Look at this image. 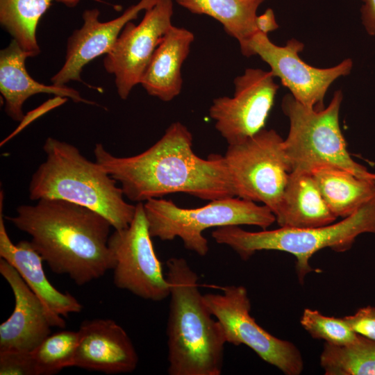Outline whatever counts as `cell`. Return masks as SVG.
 <instances>
[{"instance_id": "1", "label": "cell", "mask_w": 375, "mask_h": 375, "mask_svg": "<svg viewBox=\"0 0 375 375\" xmlns=\"http://www.w3.org/2000/svg\"><path fill=\"white\" fill-rule=\"evenodd\" d=\"M192 133L179 122L144 151L117 157L101 143L94 149L95 161L117 183L129 200L140 203L174 193L213 201L235 197L224 156L207 158L193 151Z\"/></svg>"}, {"instance_id": "2", "label": "cell", "mask_w": 375, "mask_h": 375, "mask_svg": "<svg viewBox=\"0 0 375 375\" xmlns=\"http://www.w3.org/2000/svg\"><path fill=\"white\" fill-rule=\"evenodd\" d=\"M31 237V242L51 270L78 285L103 276L115 266L108 247L112 225L88 208L55 199L18 206L7 218Z\"/></svg>"}, {"instance_id": "3", "label": "cell", "mask_w": 375, "mask_h": 375, "mask_svg": "<svg viewBox=\"0 0 375 375\" xmlns=\"http://www.w3.org/2000/svg\"><path fill=\"white\" fill-rule=\"evenodd\" d=\"M170 301L167 326L169 375H220L226 343L209 311L199 277L183 258L167 262Z\"/></svg>"}, {"instance_id": "4", "label": "cell", "mask_w": 375, "mask_h": 375, "mask_svg": "<svg viewBox=\"0 0 375 375\" xmlns=\"http://www.w3.org/2000/svg\"><path fill=\"white\" fill-rule=\"evenodd\" d=\"M43 150L45 160L29 183L31 200H64L99 212L114 229L128 226L136 205L125 201L122 188L96 161L89 160L74 145L51 137Z\"/></svg>"}, {"instance_id": "5", "label": "cell", "mask_w": 375, "mask_h": 375, "mask_svg": "<svg viewBox=\"0 0 375 375\" xmlns=\"http://www.w3.org/2000/svg\"><path fill=\"white\" fill-rule=\"evenodd\" d=\"M367 233L375 234V195L353 214L335 224L306 228L280 227L258 232L230 225L217 228L212 237L217 243L231 247L244 260L262 250L285 251L294 256L299 281L302 284L308 273L317 272L309 264L314 253L326 247L338 252L346 251L359 235Z\"/></svg>"}, {"instance_id": "6", "label": "cell", "mask_w": 375, "mask_h": 375, "mask_svg": "<svg viewBox=\"0 0 375 375\" xmlns=\"http://www.w3.org/2000/svg\"><path fill=\"white\" fill-rule=\"evenodd\" d=\"M342 100V91L337 90L326 108L316 110L303 106L290 94L284 96L281 108L290 128L283 147L290 172L311 173L317 167L328 166L375 181V173L356 162L347 151L339 119Z\"/></svg>"}, {"instance_id": "7", "label": "cell", "mask_w": 375, "mask_h": 375, "mask_svg": "<svg viewBox=\"0 0 375 375\" xmlns=\"http://www.w3.org/2000/svg\"><path fill=\"white\" fill-rule=\"evenodd\" d=\"M143 203L152 238L161 240L179 238L186 249L200 256L209 251L208 240L203 235L208 228L253 225L265 230L276 222L275 215L267 206L237 197L210 201L197 208H181L162 198Z\"/></svg>"}, {"instance_id": "8", "label": "cell", "mask_w": 375, "mask_h": 375, "mask_svg": "<svg viewBox=\"0 0 375 375\" xmlns=\"http://www.w3.org/2000/svg\"><path fill=\"white\" fill-rule=\"evenodd\" d=\"M283 140L276 131L263 128L228 144L224 155L235 197L260 202L274 215L290 173Z\"/></svg>"}, {"instance_id": "9", "label": "cell", "mask_w": 375, "mask_h": 375, "mask_svg": "<svg viewBox=\"0 0 375 375\" xmlns=\"http://www.w3.org/2000/svg\"><path fill=\"white\" fill-rule=\"evenodd\" d=\"M204 302L221 325L226 343L244 344L261 359L285 374L299 375L303 361L299 349L292 342L274 337L251 316V301L242 285H228L222 293L203 294Z\"/></svg>"}, {"instance_id": "10", "label": "cell", "mask_w": 375, "mask_h": 375, "mask_svg": "<svg viewBox=\"0 0 375 375\" xmlns=\"http://www.w3.org/2000/svg\"><path fill=\"white\" fill-rule=\"evenodd\" d=\"M151 238L144 203H137L128 226L115 229L109 237L115 260L113 283L144 299L160 301L169 297L170 288Z\"/></svg>"}, {"instance_id": "11", "label": "cell", "mask_w": 375, "mask_h": 375, "mask_svg": "<svg viewBox=\"0 0 375 375\" xmlns=\"http://www.w3.org/2000/svg\"><path fill=\"white\" fill-rule=\"evenodd\" d=\"M303 48L304 44L294 38L285 46L276 45L268 35L258 32L241 53L247 57L258 56L297 101L308 108L322 109L328 88L336 79L351 73L353 61L347 58L331 67H315L299 56Z\"/></svg>"}, {"instance_id": "12", "label": "cell", "mask_w": 375, "mask_h": 375, "mask_svg": "<svg viewBox=\"0 0 375 375\" xmlns=\"http://www.w3.org/2000/svg\"><path fill=\"white\" fill-rule=\"evenodd\" d=\"M233 97L213 99L209 115L228 144L242 142L264 128L279 88L270 71L247 68L234 79Z\"/></svg>"}, {"instance_id": "13", "label": "cell", "mask_w": 375, "mask_h": 375, "mask_svg": "<svg viewBox=\"0 0 375 375\" xmlns=\"http://www.w3.org/2000/svg\"><path fill=\"white\" fill-rule=\"evenodd\" d=\"M173 0H159L145 10L141 22H128L116 42L106 54L103 67L115 76L119 97L126 99L133 88L140 83L157 47L172 26Z\"/></svg>"}, {"instance_id": "14", "label": "cell", "mask_w": 375, "mask_h": 375, "mask_svg": "<svg viewBox=\"0 0 375 375\" xmlns=\"http://www.w3.org/2000/svg\"><path fill=\"white\" fill-rule=\"evenodd\" d=\"M159 0H140L128 7L120 16L101 22L100 11L87 9L82 15V26L68 38L64 63L51 78L52 84L65 85L70 81L83 82V67L94 58L108 53L125 25L138 18L142 10L152 8Z\"/></svg>"}, {"instance_id": "15", "label": "cell", "mask_w": 375, "mask_h": 375, "mask_svg": "<svg viewBox=\"0 0 375 375\" xmlns=\"http://www.w3.org/2000/svg\"><path fill=\"white\" fill-rule=\"evenodd\" d=\"M74 367L108 374L133 372L138 356L126 331L110 319L85 320L78 331Z\"/></svg>"}, {"instance_id": "16", "label": "cell", "mask_w": 375, "mask_h": 375, "mask_svg": "<svg viewBox=\"0 0 375 375\" xmlns=\"http://www.w3.org/2000/svg\"><path fill=\"white\" fill-rule=\"evenodd\" d=\"M0 274L15 298L11 315L0 325V351L31 352L51 334V319L44 304L17 269L2 258Z\"/></svg>"}, {"instance_id": "17", "label": "cell", "mask_w": 375, "mask_h": 375, "mask_svg": "<svg viewBox=\"0 0 375 375\" xmlns=\"http://www.w3.org/2000/svg\"><path fill=\"white\" fill-rule=\"evenodd\" d=\"M3 192L0 193V257L12 265L19 272L30 289L46 308L53 326L64 328L62 317L78 313L82 304L71 294L63 293L49 281L45 275L40 255L31 241L22 240L14 244L11 241L3 220Z\"/></svg>"}, {"instance_id": "18", "label": "cell", "mask_w": 375, "mask_h": 375, "mask_svg": "<svg viewBox=\"0 0 375 375\" xmlns=\"http://www.w3.org/2000/svg\"><path fill=\"white\" fill-rule=\"evenodd\" d=\"M33 57L12 40L0 51V92L5 112L12 120L22 121L23 105L31 96L40 93L70 99L75 103L97 105L84 99L78 90L66 85H45L33 79L26 68V60Z\"/></svg>"}, {"instance_id": "19", "label": "cell", "mask_w": 375, "mask_h": 375, "mask_svg": "<svg viewBox=\"0 0 375 375\" xmlns=\"http://www.w3.org/2000/svg\"><path fill=\"white\" fill-rule=\"evenodd\" d=\"M194 40V33L185 28L172 25L167 30L140 83L149 95L168 102L181 93V69Z\"/></svg>"}, {"instance_id": "20", "label": "cell", "mask_w": 375, "mask_h": 375, "mask_svg": "<svg viewBox=\"0 0 375 375\" xmlns=\"http://www.w3.org/2000/svg\"><path fill=\"white\" fill-rule=\"evenodd\" d=\"M280 227L306 228L326 226L337 217L332 213L309 172H292L274 214Z\"/></svg>"}, {"instance_id": "21", "label": "cell", "mask_w": 375, "mask_h": 375, "mask_svg": "<svg viewBox=\"0 0 375 375\" xmlns=\"http://www.w3.org/2000/svg\"><path fill=\"white\" fill-rule=\"evenodd\" d=\"M311 174L337 218L351 215L375 195V181L360 178L340 168L319 167Z\"/></svg>"}, {"instance_id": "22", "label": "cell", "mask_w": 375, "mask_h": 375, "mask_svg": "<svg viewBox=\"0 0 375 375\" xmlns=\"http://www.w3.org/2000/svg\"><path fill=\"white\" fill-rule=\"evenodd\" d=\"M177 4L197 15L218 21L225 32L235 38L241 51L258 33L257 10L265 0H175Z\"/></svg>"}, {"instance_id": "23", "label": "cell", "mask_w": 375, "mask_h": 375, "mask_svg": "<svg viewBox=\"0 0 375 375\" xmlns=\"http://www.w3.org/2000/svg\"><path fill=\"white\" fill-rule=\"evenodd\" d=\"M80 1L0 0V23L21 48L34 57L40 53L36 38L38 24L52 3L58 2L74 8Z\"/></svg>"}, {"instance_id": "24", "label": "cell", "mask_w": 375, "mask_h": 375, "mask_svg": "<svg viewBox=\"0 0 375 375\" xmlns=\"http://www.w3.org/2000/svg\"><path fill=\"white\" fill-rule=\"evenodd\" d=\"M320 365L326 375H375V341L358 334L351 343H325Z\"/></svg>"}, {"instance_id": "25", "label": "cell", "mask_w": 375, "mask_h": 375, "mask_svg": "<svg viewBox=\"0 0 375 375\" xmlns=\"http://www.w3.org/2000/svg\"><path fill=\"white\" fill-rule=\"evenodd\" d=\"M78 342V331H62L48 335L31 351L36 375H53L74 367Z\"/></svg>"}, {"instance_id": "26", "label": "cell", "mask_w": 375, "mask_h": 375, "mask_svg": "<svg viewBox=\"0 0 375 375\" xmlns=\"http://www.w3.org/2000/svg\"><path fill=\"white\" fill-rule=\"evenodd\" d=\"M300 323L313 338L323 340L329 344L346 345L358 336L343 317L325 316L317 310L306 308Z\"/></svg>"}, {"instance_id": "27", "label": "cell", "mask_w": 375, "mask_h": 375, "mask_svg": "<svg viewBox=\"0 0 375 375\" xmlns=\"http://www.w3.org/2000/svg\"><path fill=\"white\" fill-rule=\"evenodd\" d=\"M0 375H36L31 352L0 351Z\"/></svg>"}, {"instance_id": "28", "label": "cell", "mask_w": 375, "mask_h": 375, "mask_svg": "<svg viewBox=\"0 0 375 375\" xmlns=\"http://www.w3.org/2000/svg\"><path fill=\"white\" fill-rule=\"evenodd\" d=\"M343 319L356 333L375 341V306L361 308Z\"/></svg>"}, {"instance_id": "29", "label": "cell", "mask_w": 375, "mask_h": 375, "mask_svg": "<svg viewBox=\"0 0 375 375\" xmlns=\"http://www.w3.org/2000/svg\"><path fill=\"white\" fill-rule=\"evenodd\" d=\"M360 18L365 31L375 35V0H361Z\"/></svg>"}, {"instance_id": "30", "label": "cell", "mask_w": 375, "mask_h": 375, "mask_svg": "<svg viewBox=\"0 0 375 375\" xmlns=\"http://www.w3.org/2000/svg\"><path fill=\"white\" fill-rule=\"evenodd\" d=\"M256 27L258 32L266 35H268L269 33L272 32L278 28L274 11L272 8H268L263 14L258 15L256 19Z\"/></svg>"}]
</instances>
